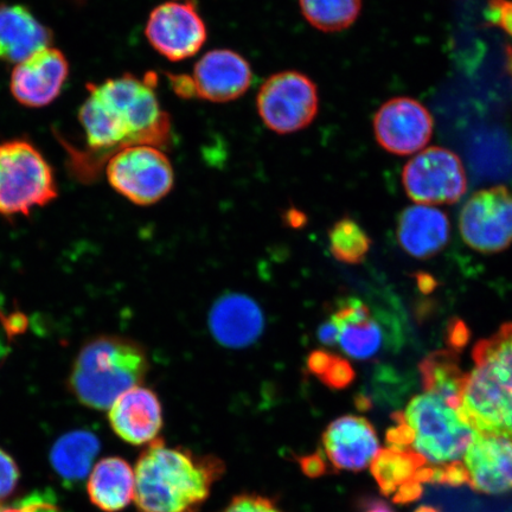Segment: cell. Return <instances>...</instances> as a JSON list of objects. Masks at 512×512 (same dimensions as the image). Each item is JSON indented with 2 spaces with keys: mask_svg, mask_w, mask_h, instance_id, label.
<instances>
[{
  "mask_svg": "<svg viewBox=\"0 0 512 512\" xmlns=\"http://www.w3.org/2000/svg\"><path fill=\"white\" fill-rule=\"evenodd\" d=\"M157 76L144 79L125 74L87 85L88 96L79 111L87 153L69 151L70 172L81 183H92L115 153L136 145L163 149L171 142L170 115L159 104Z\"/></svg>",
  "mask_w": 512,
  "mask_h": 512,
  "instance_id": "cell-1",
  "label": "cell"
},
{
  "mask_svg": "<svg viewBox=\"0 0 512 512\" xmlns=\"http://www.w3.org/2000/svg\"><path fill=\"white\" fill-rule=\"evenodd\" d=\"M226 472L215 456L153 440L136 464L134 502L139 512H200Z\"/></svg>",
  "mask_w": 512,
  "mask_h": 512,
  "instance_id": "cell-2",
  "label": "cell"
},
{
  "mask_svg": "<svg viewBox=\"0 0 512 512\" xmlns=\"http://www.w3.org/2000/svg\"><path fill=\"white\" fill-rule=\"evenodd\" d=\"M394 420L388 446L413 452L432 469L462 463L478 434L458 407L428 392L416 395Z\"/></svg>",
  "mask_w": 512,
  "mask_h": 512,
  "instance_id": "cell-3",
  "label": "cell"
},
{
  "mask_svg": "<svg viewBox=\"0 0 512 512\" xmlns=\"http://www.w3.org/2000/svg\"><path fill=\"white\" fill-rule=\"evenodd\" d=\"M472 357L460 412L477 433L512 440V323L478 342Z\"/></svg>",
  "mask_w": 512,
  "mask_h": 512,
  "instance_id": "cell-4",
  "label": "cell"
},
{
  "mask_svg": "<svg viewBox=\"0 0 512 512\" xmlns=\"http://www.w3.org/2000/svg\"><path fill=\"white\" fill-rule=\"evenodd\" d=\"M149 360L142 345L125 337L102 335L76 356L68 388L81 405L108 411L128 390L142 386Z\"/></svg>",
  "mask_w": 512,
  "mask_h": 512,
  "instance_id": "cell-5",
  "label": "cell"
},
{
  "mask_svg": "<svg viewBox=\"0 0 512 512\" xmlns=\"http://www.w3.org/2000/svg\"><path fill=\"white\" fill-rule=\"evenodd\" d=\"M59 196L54 170L28 140L0 143V216H29Z\"/></svg>",
  "mask_w": 512,
  "mask_h": 512,
  "instance_id": "cell-6",
  "label": "cell"
},
{
  "mask_svg": "<svg viewBox=\"0 0 512 512\" xmlns=\"http://www.w3.org/2000/svg\"><path fill=\"white\" fill-rule=\"evenodd\" d=\"M106 176L111 187L140 207L152 206L174 189L175 172L168 156L150 145L121 150L108 160Z\"/></svg>",
  "mask_w": 512,
  "mask_h": 512,
  "instance_id": "cell-7",
  "label": "cell"
},
{
  "mask_svg": "<svg viewBox=\"0 0 512 512\" xmlns=\"http://www.w3.org/2000/svg\"><path fill=\"white\" fill-rule=\"evenodd\" d=\"M256 108L266 127L278 134L304 130L316 119L319 95L309 76L286 70L268 78L256 96Z\"/></svg>",
  "mask_w": 512,
  "mask_h": 512,
  "instance_id": "cell-8",
  "label": "cell"
},
{
  "mask_svg": "<svg viewBox=\"0 0 512 512\" xmlns=\"http://www.w3.org/2000/svg\"><path fill=\"white\" fill-rule=\"evenodd\" d=\"M402 184L416 204H453L465 195L466 171L456 153L432 146L416 153L405 165Z\"/></svg>",
  "mask_w": 512,
  "mask_h": 512,
  "instance_id": "cell-9",
  "label": "cell"
},
{
  "mask_svg": "<svg viewBox=\"0 0 512 512\" xmlns=\"http://www.w3.org/2000/svg\"><path fill=\"white\" fill-rule=\"evenodd\" d=\"M466 245L485 254L498 253L512 243V191L497 185L473 194L459 216Z\"/></svg>",
  "mask_w": 512,
  "mask_h": 512,
  "instance_id": "cell-10",
  "label": "cell"
},
{
  "mask_svg": "<svg viewBox=\"0 0 512 512\" xmlns=\"http://www.w3.org/2000/svg\"><path fill=\"white\" fill-rule=\"evenodd\" d=\"M145 36L158 54L172 62L190 59L207 42L208 32L191 2H166L151 11Z\"/></svg>",
  "mask_w": 512,
  "mask_h": 512,
  "instance_id": "cell-11",
  "label": "cell"
},
{
  "mask_svg": "<svg viewBox=\"0 0 512 512\" xmlns=\"http://www.w3.org/2000/svg\"><path fill=\"white\" fill-rule=\"evenodd\" d=\"M373 127L376 142L383 150L396 156H411L431 142L434 120L421 102L401 96L384 102L375 114Z\"/></svg>",
  "mask_w": 512,
  "mask_h": 512,
  "instance_id": "cell-12",
  "label": "cell"
},
{
  "mask_svg": "<svg viewBox=\"0 0 512 512\" xmlns=\"http://www.w3.org/2000/svg\"><path fill=\"white\" fill-rule=\"evenodd\" d=\"M68 76L69 63L62 51L44 48L12 70L10 91L25 107H46L61 94Z\"/></svg>",
  "mask_w": 512,
  "mask_h": 512,
  "instance_id": "cell-13",
  "label": "cell"
},
{
  "mask_svg": "<svg viewBox=\"0 0 512 512\" xmlns=\"http://www.w3.org/2000/svg\"><path fill=\"white\" fill-rule=\"evenodd\" d=\"M322 444V456L337 471L367 469L381 451L374 426L357 415H344L332 421L323 433Z\"/></svg>",
  "mask_w": 512,
  "mask_h": 512,
  "instance_id": "cell-14",
  "label": "cell"
},
{
  "mask_svg": "<svg viewBox=\"0 0 512 512\" xmlns=\"http://www.w3.org/2000/svg\"><path fill=\"white\" fill-rule=\"evenodd\" d=\"M196 98L224 104L241 98L252 85L251 64L233 50L215 49L197 61L194 74Z\"/></svg>",
  "mask_w": 512,
  "mask_h": 512,
  "instance_id": "cell-15",
  "label": "cell"
},
{
  "mask_svg": "<svg viewBox=\"0 0 512 512\" xmlns=\"http://www.w3.org/2000/svg\"><path fill=\"white\" fill-rule=\"evenodd\" d=\"M467 484L482 494L499 495L512 490V440L477 434L462 460Z\"/></svg>",
  "mask_w": 512,
  "mask_h": 512,
  "instance_id": "cell-16",
  "label": "cell"
},
{
  "mask_svg": "<svg viewBox=\"0 0 512 512\" xmlns=\"http://www.w3.org/2000/svg\"><path fill=\"white\" fill-rule=\"evenodd\" d=\"M209 329L215 341L223 347L247 348L264 332V312L246 294H223L210 309Z\"/></svg>",
  "mask_w": 512,
  "mask_h": 512,
  "instance_id": "cell-17",
  "label": "cell"
},
{
  "mask_svg": "<svg viewBox=\"0 0 512 512\" xmlns=\"http://www.w3.org/2000/svg\"><path fill=\"white\" fill-rule=\"evenodd\" d=\"M112 431L125 443L149 445L163 428V408L153 390L136 387L128 390L108 409Z\"/></svg>",
  "mask_w": 512,
  "mask_h": 512,
  "instance_id": "cell-18",
  "label": "cell"
},
{
  "mask_svg": "<svg viewBox=\"0 0 512 512\" xmlns=\"http://www.w3.org/2000/svg\"><path fill=\"white\" fill-rule=\"evenodd\" d=\"M53 43V32L22 5H0V60L21 63Z\"/></svg>",
  "mask_w": 512,
  "mask_h": 512,
  "instance_id": "cell-19",
  "label": "cell"
},
{
  "mask_svg": "<svg viewBox=\"0 0 512 512\" xmlns=\"http://www.w3.org/2000/svg\"><path fill=\"white\" fill-rule=\"evenodd\" d=\"M331 317L338 325V344L345 355L354 360L367 361L379 354L383 344V331L371 315L369 306L362 300L342 299Z\"/></svg>",
  "mask_w": 512,
  "mask_h": 512,
  "instance_id": "cell-20",
  "label": "cell"
},
{
  "mask_svg": "<svg viewBox=\"0 0 512 512\" xmlns=\"http://www.w3.org/2000/svg\"><path fill=\"white\" fill-rule=\"evenodd\" d=\"M398 239L401 247L414 258H432L447 245L450 222L443 211L415 204L400 215Z\"/></svg>",
  "mask_w": 512,
  "mask_h": 512,
  "instance_id": "cell-21",
  "label": "cell"
},
{
  "mask_svg": "<svg viewBox=\"0 0 512 512\" xmlns=\"http://www.w3.org/2000/svg\"><path fill=\"white\" fill-rule=\"evenodd\" d=\"M136 475L120 457H106L93 467L87 480V494L102 512L123 511L134 501Z\"/></svg>",
  "mask_w": 512,
  "mask_h": 512,
  "instance_id": "cell-22",
  "label": "cell"
},
{
  "mask_svg": "<svg viewBox=\"0 0 512 512\" xmlns=\"http://www.w3.org/2000/svg\"><path fill=\"white\" fill-rule=\"evenodd\" d=\"M100 447L98 435L92 432H68L51 447L50 465L64 483L78 484L91 475Z\"/></svg>",
  "mask_w": 512,
  "mask_h": 512,
  "instance_id": "cell-23",
  "label": "cell"
},
{
  "mask_svg": "<svg viewBox=\"0 0 512 512\" xmlns=\"http://www.w3.org/2000/svg\"><path fill=\"white\" fill-rule=\"evenodd\" d=\"M425 392L440 396L453 406L462 408L466 373L460 368L454 351H435L420 364Z\"/></svg>",
  "mask_w": 512,
  "mask_h": 512,
  "instance_id": "cell-24",
  "label": "cell"
},
{
  "mask_svg": "<svg viewBox=\"0 0 512 512\" xmlns=\"http://www.w3.org/2000/svg\"><path fill=\"white\" fill-rule=\"evenodd\" d=\"M424 467L425 463L413 452L388 446L381 448L370 471L382 494L395 496L406 485L418 482V473Z\"/></svg>",
  "mask_w": 512,
  "mask_h": 512,
  "instance_id": "cell-25",
  "label": "cell"
},
{
  "mask_svg": "<svg viewBox=\"0 0 512 512\" xmlns=\"http://www.w3.org/2000/svg\"><path fill=\"white\" fill-rule=\"evenodd\" d=\"M313 28L323 32L347 30L361 14L363 0H298Z\"/></svg>",
  "mask_w": 512,
  "mask_h": 512,
  "instance_id": "cell-26",
  "label": "cell"
},
{
  "mask_svg": "<svg viewBox=\"0 0 512 512\" xmlns=\"http://www.w3.org/2000/svg\"><path fill=\"white\" fill-rule=\"evenodd\" d=\"M330 251L334 258L347 265H358L367 258L371 240L360 224L351 219L335 223L329 232Z\"/></svg>",
  "mask_w": 512,
  "mask_h": 512,
  "instance_id": "cell-27",
  "label": "cell"
},
{
  "mask_svg": "<svg viewBox=\"0 0 512 512\" xmlns=\"http://www.w3.org/2000/svg\"><path fill=\"white\" fill-rule=\"evenodd\" d=\"M355 370L351 363L337 355L332 358L330 366L325 373L319 377L326 387L330 389L341 390L348 388L355 380Z\"/></svg>",
  "mask_w": 512,
  "mask_h": 512,
  "instance_id": "cell-28",
  "label": "cell"
},
{
  "mask_svg": "<svg viewBox=\"0 0 512 512\" xmlns=\"http://www.w3.org/2000/svg\"><path fill=\"white\" fill-rule=\"evenodd\" d=\"M220 512H285L279 508V505L272 499L256 495L242 494L235 496L227 507Z\"/></svg>",
  "mask_w": 512,
  "mask_h": 512,
  "instance_id": "cell-29",
  "label": "cell"
},
{
  "mask_svg": "<svg viewBox=\"0 0 512 512\" xmlns=\"http://www.w3.org/2000/svg\"><path fill=\"white\" fill-rule=\"evenodd\" d=\"M19 479L21 472L15 459L0 447V502L15 494Z\"/></svg>",
  "mask_w": 512,
  "mask_h": 512,
  "instance_id": "cell-30",
  "label": "cell"
},
{
  "mask_svg": "<svg viewBox=\"0 0 512 512\" xmlns=\"http://www.w3.org/2000/svg\"><path fill=\"white\" fill-rule=\"evenodd\" d=\"M22 512H64L53 492L35 491L17 499Z\"/></svg>",
  "mask_w": 512,
  "mask_h": 512,
  "instance_id": "cell-31",
  "label": "cell"
},
{
  "mask_svg": "<svg viewBox=\"0 0 512 512\" xmlns=\"http://www.w3.org/2000/svg\"><path fill=\"white\" fill-rule=\"evenodd\" d=\"M334 354L326 350H315L312 351L309 357H307L306 366L310 373L317 376L318 379L328 369Z\"/></svg>",
  "mask_w": 512,
  "mask_h": 512,
  "instance_id": "cell-32",
  "label": "cell"
},
{
  "mask_svg": "<svg viewBox=\"0 0 512 512\" xmlns=\"http://www.w3.org/2000/svg\"><path fill=\"white\" fill-rule=\"evenodd\" d=\"M170 85L174 92L184 99L196 98L194 82L190 75H169Z\"/></svg>",
  "mask_w": 512,
  "mask_h": 512,
  "instance_id": "cell-33",
  "label": "cell"
},
{
  "mask_svg": "<svg viewBox=\"0 0 512 512\" xmlns=\"http://www.w3.org/2000/svg\"><path fill=\"white\" fill-rule=\"evenodd\" d=\"M317 337L319 342L326 345V347H334V345L338 344L339 329L334 318L330 317L328 320H325L323 324H320Z\"/></svg>",
  "mask_w": 512,
  "mask_h": 512,
  "instance_id": "cell-34",
  "label": "cell"
},
{
  "mask_svg": "<svg viewBox=\"0 0 512 512\" xmlns=\"http://www.w3.org/2000/svg\"><path fill=\"white\" fill-rule=\"evenodd\" d=\"M302 465L307 475L316 477L325 472V463L322 454H313V456L302 459Z\"/></svg>",
  "mask_w": 512,
  "mask_h": 512,
  "instance_id": "cell-35",
  "label": "cell"
},
{
  "mask_svg": "<svg viewBox=\"0 0 512 512\" xmlns=\"http://www.w3.org/2000/svg\"><path fill=\"white\" fill-rule=\"evenodd\" d=\"M364 512H394L387 503L381 501L369 502Z\"/></svg>",
  "mask_w": 512,
  "mask_h": 512,
  "instance_id": "cell-36",
  "label": "cell"
},
{
  "mask_svg": "<svg viewBox=\"0 0 512 512\" xmlns=\"http://www.w3.org/2000/svg\"><path fill=\"white\" fill-rule=\"evenodd\" d=\"M0 512H22L21 507H19L18 502L12 504H3L0 503Z\"/></svg>",
  "mask_w": 512,
  "mask_h": 512,
  "instance_id": "cell-37",
  "label": "cell"
},
{
  "mask_svg": "<svg viewBox=\"0 0 512 512\" xmlns=\"http://www.w3.org/2000/svg\"><path fill=\"white\" fill-rule=\"evenodd\" d=\"M187 2H190V0H187Z\"/></svg>",
  "mask_w": 512,
  "mask_h": 512,
  "instance_id": "cell-38",
  "label": "cell"
}]
</instances>
